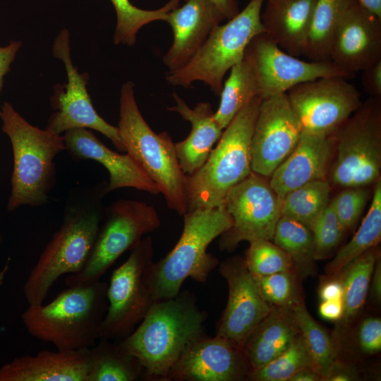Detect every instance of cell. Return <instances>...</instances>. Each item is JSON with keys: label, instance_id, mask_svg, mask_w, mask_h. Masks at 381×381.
Returning a JSON list of instances; mask_svg holds the SVG:
<instances>
[{"label": "cell", "instance_id": "1", "mask_svg": "<svg viewBox=\"0 0 381 381\" xmlns=\"http://www.w3.org/2000/svg\"><path fill=\"white\" fill-rule=\"evenodd\" d=\"M108 182L75 187L69 191L61 224L52 235L24 282L28 305L43 303L51 287L66 274L79 272L85 265L99 231Z\"/></svg>", "mask_w": 381, "mask_h": 381}, {"label": "cell", "instance_id": "2", "mask_svg": "<svg viewBox=\"0 0 381 381\" xmlns=\"http://www.w3.org/2000/svg\"><path fill=\"white\" fill-rule=\"evenodd\" d=\"M207 317L193 293L180 291L174 298L153 303L135 329L119 341L140 361L143 377L168 381L171 370L188 346L206 334Z\"/></svg>", "mask_w": 381, "mask_h": 381}, {"label": "cell", "instance_id": "3", "mask_svg": "<svg viewBox=\"0 0 381 381\" xmlns=\"http://www.w3.org/2000/svg\"><path fill=\"white\" fill-rule=\"evenodd\" d=\"M107 282L68 286L47 304L28 305L20 318L35 338L62 351L90 349L99 339L107 308Z\"/></svg>", "mask_w": 381, "mask_h": 381}, {"label": "cell", "instance_id": "4", "mask_svg": "<svg viewBox=\"0 0 381 381\" xmlns=\"http://www.w3.org/2000/svg\"><path fill=\"white\" fill-rule=\"evenodd\" d=\"M0 119L13 158L8 210L44 205L56 182L54 159L66 150L63 135L30 124L6 102L1 106Z\"/></svg>", "mask_w": 381, "mask_h": 381}, {"label": "cell", "instance_id": "5", "mask_svg": "<svg viewBox=\"0 0 381 381\" xmlns=\"http://www.w3.org/2000/svg\"><path fill=\"white\" fill-rule=\"evenodd\" d=\"M231 224V217L223 205L187 211L178 242L150 267L149 284L154 301L176 297L188 278L205 283L219 263L207 248Z\"/></svg>", "mask_w": 381, "mask_h": 381}, {"label": "cell", "instance_id": "6", "mask_svg": "<svg viewBox=\"0 0 381 381\" xmlns=\"http://www.w3.org/2000/svg\"><path fill=\"white\" fill-rule=\"evenodd\" d=\"M261 101L255 97L249 102L224 128L202 166L186 175L187 211L222 205L229 190L252 172L251 139Z\"/></svg>", "mask_w": 381, "mask_h": 381}, {"label": "cell", "instance_id": "7", "mask_svg": "<svg viewBox=\"0 0 381 381\" xmlns=\"http://www.w3.org/2000/svg\"><path fill=\"white\" fill-rule=\"evenodd\" d=\"M118 131L126 152L145 170L163 194L169 208L180 215L187 211L186 175L171 138L167 132L156 133L138 107L131 81L121 89Z\"/></svg>", "mask_w": 381, "mask_h": 381}, {"label": "cell", "instance_id": "8", "mask_svg": "<svg viewBox=\"0 0 381 381\" xmlns=\"http://www.w3.org/2000/svg\"><path fill=\"white\" fill-rule=\"evenodd\" d=\"M264 1L250 0L236 16L218 25L185 66L167 73V82L186 88L202 81L219 95L226 73L243 59L251 40L265 32L260 17Z\"/></svg>", "mask_w": 381, "mask_h": 381}, {"label": "cell", "instance_id": "9", "mask_svg": "<svg viewBox=\"0 0 381 381\" xmlns=\"http://www.w3.org/2000/svg\"><path fill=\"white\" fill-rule=\"evenodd\" d=\"M332 136V183L344 188L364 187L380 179L381 98L370 97L362 102Z\"/></svg>", "mask_w": 381, "mask_h": 381}, {"label": "cell", "instance_id": "10", "mask_svg": "<svg viewBox=\"0 0 381 381\" xmlns=\"http://www.w3.org/2000/svg\"><path fill=\"white\" fill-rule=\"evenodd\" d=\"M153 255L152 239L146 236L131 248L126 260L114 270L107 284L108 304L99 338L124 339L155 303L149 284Z\"/></svg>", "mask_w": 381, "mask_h": 381}, {"label": "cell", "instance_id": "11", "mask_svg": "<svg viewBox=\"0 0 381 381\" xmlns=\"http://www.w3.org/2000/svg\"><path fill=\"white\" fill-rule=\"evenodd\" d=\"M157 210L144 202L121 199L104 207L90 255L84 267L65 279L67 286L92 283L143 236L160 226Z\"/></svg>", "mask_w": 381, "mask_h": 381}, {"label": "cell", "instance_id": "12", "mask_svg": "<svg viewBox=\"0 0 381 381\" xmlns=\"http://www.w3.org/2000/svg\"><path fill=\"white\" fill-rule=\"evenodd\" d=\"M267 178L252 171L227 193L223 206L232 224L219 236L221 250L234 251L242 241L272 239L282 200Z\"/></svg>", "mask_w": 381, "mask_h": 381}, {"label": "cell", "instance_id": "13", "mask_svg": "<svg viewBox=\"0 0 381 381\" xmlns=\"http://www.w3.org/2000/svg\"><path fill=\"white\" fill-rule=\"evenodd\" d=\"M52 52L64 64L67 83L54 88L50 100L54 111L48 119L45 129L59 135L76 128L92 129L109 139L119 151L126 152L118 128L107 122L93 107L87 90L88 73H79L73 64L66 29L56 37Z\"/></svg>", "mask_w": 381, "mask_h": 381}, {"label": "cell", "instance_id": "14", "mask_svg": "<svg viewBox=\"0 0 381 381\" xmlns=\"http://www.w3.org/2000/svg\"><path fill=\"white\" fill-rule=\"evenodd\" d=\"M345 78L325 77L298 84L286 92L304 132L332 135L362 102Z\"/></svg>", "mask_w": 381, "mask_h": 381}, {"label": "cell", "instance_id": "15", "mask_svg": "<svg viewBox=\"0 0 381 381\" xmlns=\"http://www.w3.org/2000/svg\"><path fill=\"white\" fill-rule=\"evenodd\" d=\"M245 55L255 68L262 99L286 93L298 84L320 78H349L330 60L304 61L286 53L265 32L251 40Z\"/></svg>", "mask_w": 381, "mask_h": 381}, {"label": "cell", "instance_id": "16", "mask_svg": "<svg viewBox=\"0 0 381 381\" xmlns=\"http://www.w3.org/2000/svg\"><path fill=\"white\" fill-rule=\"evenodd\" d=\"M302 131L286 93L262 99L251 139L252 171L270 178L294 150Z\"/></svg>", "mask_w": 381, "mask_h": 381}, {"label": "cell", "instance_id": "17", "mask_svg": "<svg viewBox=\"0 0 381 381\" xmlns=\"http://www.w3.org/2000/svg\"><path fill=\"white\" fill-rule=\"evenodd\" d=\"M218 265L220 274L227 282L229 294L226 306L217 322L216 335L242 348L273 306L261 296L243 257L234 255Z\"/></svg>", "mask_w": 381, "mask_h": 381}, {"label": "cell", "instance_id": "18", "mask_svg": "<svg viewBox=\"0 0 381 381\" xmlns=\"http://www.w3.org/2000/svg\"><path fill=\"white\" fill-rule=\"evenodd\" d=\"M250 370L241 347L226 338L205 334L188 346L168 381H239L247 379Z\"/></svg>", "mask_w": 381, "mask_h": 381}, {"label": "cell", "instance_id": "19", "mask_svg": "<svg viewBox=\"0 0 381 381\" xmlns=\"http://www.w3.org/2000/svg\"><path fill=\"white\" fill-rule=\"evenodd\" d=\"M329 59L349 78L380 61L381 18L353 4L337 29Z\"/></svg>", "mask_w": 381, "mask_h": 381}, {"label": "cell", "instance_id": "20", "mask_svg": "<svg viewBox=\"0 0 381 381\" xmlns=\"http://www.w3.org/2000/svg\"><path fill=\"white\" fill-rule=\"evenodd\" d=\"M171 10L166 22L171 27L173 42L163 56L168 73L185 66L205 44L225 16L211 0H185Z\"/></svg>", "mask_w": 381, "mask_h": 381}, {"label": "cell", "instance_id": "21", "mask_svg": "<svg viewBox=\"0 0 381 381\" xmlns=\"http://www.w3.org/2000/svg\"><path fill=\"white\" fill-rule=\"evenodd\" d=\"M66 151L75 161L95 160L108 171L107 193L121 188H134L153 195L159 191L142 167L127 153L121 155L107 147L89 129L76 128L64 135Z\"/></svg>", "mask_w": 381, "mask_h": 381}, {"label": "cell", "instance_id": "22", "mask_svg": "<svg viewBox=\"0 0 381 381\" xmlns=\"http://www.w3.org/2000/svg\"><path fill=\"white\" fill-rule=\"evenodd\" d=\"M334 144L332 135L302 131L294 150L270 176V183L281 200L306 183L325 179Z\"/></svg>", "mask_w": 381, "mask_h": 381}, {"label": "cell", "instance_id": "23", "mask_svg": "<svg viewBox=\"0 0 381 381\" xmlns=\"http://www.w3.org/2000/svg\"><path fill=\"white\" fill-rule=\"evenodd\" d=\"M89 349L44 350L15 357L0 368V381H87Z\"/></svg>", "mask_w": 381, "mask_h": 381}, {"label": "cell", "instance_id": "24", "mask_svg": "<svg viewBox=\"0 0 381 381\" xmlns=\"http://www.w3.org/2000/svg\"><path fill=\"white\" fill-rule=\"evenodd\" d=\"M317 0H265V32L284 52L304 56Z\"/></svg>", "mask_w": 381, "mask_h": 381}, {"label": "cell", "instance_id": "25", "mask_svg": "<svg viewBox=\"0 0 381 381\" xmlns=\"http://www.w3.org/2000/svg\"><path fill=\"white\" fill-rule=\"evenodd\" d=\"M172 96L176 105L168 110L177 112L190 122L191 130L188 137L174 143L180 167L185 175H191L207 160L214 143L219 140L222 128L214 117L210 103L201 102L190 108L175 92Z\"/></svg>", "mask_w": 381, "mask_h": 381}, {"label": "cell", "instance_id": "26", "mask_svg": "<svg viewBox=\"0 0 381 381\" xmlns=\"http://www.w3.org/2000/svg\"><path fill=\"white\" fill-rule=\"evenodd\" d=\"M299 335L300 331L290 308L273 307L242 347L250 370L258 369L279 356Z\"/></svg>", "mask_w": 381, "mask_h": 381}, {"label": "cell", "instance_id": "27", "mask_svg": "<svg viewBox=\"0 0 381 381\" xmlns=\"http://www.w3.org/2000/svg\"><path fill=\"white\" fill-rule=\"evenodd\" d=\"M87 381H135L143 373L140 361L119 341L104 337L89 349Z\"/></svg>", "mask_w": 381, "mask_h": 381}, {"label": "cell", "instance_id": "28", "mask_svg": "<svg viewBox=\"0 0 381 381\" xmlns=\"http://www.w3.org/2000/svg\"><path fill=\"white\" fill-rule=\"evenodd\" d=\"M219 95L220 103L214 117L222 129L249 102L259 97L255 70L245 54L243 59L230 69L229 76L223 83Z\"/></svg>", "mask_w": 381, "mask_h": 381}, {"label": "cell", "instance_id": "29", "mask_svg": "<svg viewBox=\"0 0 381 381\" xmlns=\"http://www.w3.org/2000/svg\"><path fill=\"white\" fill-rule=\"evenodd\" d=\"M358 0H317L304 54L309 60H329L337 29L348 9Z\"/></svg>", "mask_w": 381, "mask_h": 381}, {"label": "cell", "instance_id": "30", "mask_svg": "<svg viewBox=\"0 0 381 381\" xmlns=\"http://www.w3.org/2000/svg\"><path fill=\"white\" fill-rule=\"evenodd\" d=\"M381 238V180L375 182L369 210L353 238L326 267L329 275H338L353 260L377 246Z\"/></svg>", "mask_w": 381, "mask_h": 381}, {"label": "cell", "instance_id": "31", "mask_svg": "<svg viewBox=\"0 0 381 381\" xmlns=\"http://www.w3.org/2000/svg\"><path fill=\"white\" fill-rule=\"evenodd\" d=\"M290 310L308 349L313 369L322 380H326L337 363L332 338L310 315L301 299Z\"/></svg>", "mask_w": 381, "mask_h": 381}, {"label": "cell", "instance_id": "32", "mask_svg": "<svg viewBox=\"0 0 381 381\" xmlns=\"http://www.w3.org/2000/svg\"><path fill=\"white\" fill-rule=\"evenodd\" d=\"M376 246L351 261L339 274L343 286L344 314L346 322L354 318L362 308L367 296L376 260Z\"/></svg>", "mask_w": 381, "mask_h": 381}, {"label": "cell", "instance_id": "33", "mask_svg": "<svg viewBox=\"0 0 381 381\" xmlns=\"http://www.w3.org/2000/svg\"><path fill=\"white\" fill-rule=\"evenodd\" d=\"M272 240L290 257L296 272L305 276L314 271L313 237L308 226L281 216Z\"/></svg>", "mask_w": 381, "mask_h": 381}, {"label": "cell", "instance_id": "34", "mask_svg": "<svg viewBox=\"0 0 381 381\" xmlns=\"http://www.w3.org/2000/svg\"><path fill=\"white\" fill-rule=\"evenodd\" d=\"M330 186L325 179L306 183L282 198L281 214L295 219L309 229L329 202Z\"/></svg>", "mask_w": 381, "mask_h": 381}, {"label": "cell", "instance_id": "35", "mask_svg": "<svg viewBox=\"0 0 381 381\" xmlns=\"http://www.w3.org/2000/svg\"><path fill=\"white\" fill-rule=\"evenodd\" d=\"M116 16L113 37L115 44L133 46L138 32L145 25L156 20L166 21L168 13L180 6L181 0H169L162 7L145 10L135 6L129 0H110Z\"/></svg>", "mask_w": 381, "mask_h": 381}, {"label": "cell", "instance_id": "36", "mask_svg": "<svg viewBox=\"0 0 381 381\" xmlns=\"http://www.w3.org/2000/svg\"><path fill=\"white\" fill-rule=\"evenodd\" d=\"M312 366L305 341L300 335L291 346L265 365L250 370L247 379L254 381H290L299 370Z\"/></svg>", "mask_w": 381, "mask_h": 381}, {"label": "cell", "instance_id": "37", "mask_svg": "<svg viewBox=\"0 0 381 381\" xmlns=\"http://www.w3.org/2000/svg\"><path fill=\"white\" fill-rule=\"evenodd\" d=\"M249 243L243 258L253 276L294 271L290 257L271 240H256Z\"/></svg>", "mask_w": 381, "mask_h": 381}, {"label": "cell", "instance_id": "38", "mask_svg": "<svg viewBox=\"0 0 381 381\" xmlns=\"http://www.w3.org/2000/svg\"><path fill=\"white\" fill-rule=\"evenodd\" d=\"M253 277L261 296L273 307L291 308L301 299L294 271Z\"/></svg>", "mask_w": 381, "mask_h": 381}, {"label": "cell", "instance_id": "39", "mask_svg": "<svg viewBox=\"0 0 381 381\" xmlns=\"http://www.w3.org/2000/svg\"><path fill=\"white\" fill-rule=\"evenodd\" d=\"M310 229L313 237L315 260L328 258L339 245L346 231L329 202Z\"/></svg>", "mask_w": 381, "mask_h": 381}, {"label": "cell", "instance_id": "40", "mask_svg": "<svg viewBox=\"0 0 381 381\" xmlns=\"http://www.w3.org/2000/svg\"><path fill=\"white\" fill-rule=\"evenodd\" d=\"M370 196L367 186L345 188L329 202L346 231L355 227Z\"/></svg>", "mask_w": 381, "mask_h": 381}, {"label": "cell", "instance_id": "41", "mask_svg": "<svg viewBox=\"0 0 381 381\" xmlns=\"http://www.w3.org/2000/svg\"><path fill=\"white\" fill-rule=\"evenodd\" d=\"M358 342L366 353H375L381 349V320L378 318L364 320L358 329Z\"/></svg>", "mask_w": 381, "mask_h": 381}, {"label": "cell", "instance_id": "42", "mask_svg": "<svg viewBox=\"0 0 381 381\" xmlns=\"http://www.w3.org/2000/svg\"><path fill=\"white\" fill-rule=\"evenodd\" d=\"M361 84L370 97L381 98V60L362 71Z\"/></svg>", "mask_w": 381, "mask_h": 381}, {"label": "cell", "instance_id": "43", "mask_svg": "<svg viewBox=\"0 0 381 381\" xmlns=\"http://www.w3.org/2000/svg\"><path fill=\"white\" fill-rule=\"evenodd\" d=\"M20 47V41H12L5 47H0V95L4 85V78L10 71L11 64Z\"/></svg>", "mask_w": 381, "mask_h": 381}, {"label": "cell", "instance_id": "44", "mask_svg": "<svg viewBox=\"0 0 381 381\" xmlns=\"http://www.w3.org/2000/svg\"><path fill=\"white\" fill-rule=\"evenodd\" d=\"M319 313L321 317L329 321L341 319L344 314L342 299L322 301L319 306Z\"/></svg>", "mask_w": 381, "mask_h": 381}, {"label": "cell", "instance_id": "45", "mask_svg": "<svg viewBox=\"0 0 381 381\" xmlns=\"http://www.w3.org/2000/svg\"><path fill=\"white\" fill-rule=\"evenodd\" d=\"M343 293V286L340 279H332L325 282L319 290V296L322 301L342 299Z\"/></svg>", "mask_w": 381, "mask_h": 381}, {"label": "cell", "instance_id": "46", "mask_svg": "<svg viewBox=\"0 0 381 381\" xmlns=\"http://www.w3.org/2000/svg\"><path fill=\"white\" fill-rule=\"evenodd\" d=\"M371 280V295L377 303H380L381 301V262L380 256L376 260Z\"/></svg>", "mask_w": 381, "mask_h": 381}, {"label": "cell", "instance_id": "47", "mask_svg": "<svg viewBox=\"0 0 381 381\" xmlns=\"http://www.w3.org/2000/svg\"><path fill=\"white\" fill-rule=\"evenodd\" d=\"M185 1V0H183ZM225 16L229 20L236 16L240 10L237 0H211Z\"/></svg>", "mask_w": 381, "mask_h": 381}, {"label": "cell", "instance_id": "48", "mask_svg": "<svg viewBox=\"0 0 381 381\" xmlns=\"http://www.w3.org/2000/svg\"><path fill=\"white\" fill-rule=\"evenodd\" d=\"M356 379L353 370L346 367H342L338 363L335 365L326 380L329 381H349Z\"/></svg>", "mask_w": 381, "mask_h": 381}, {"label": "cell", "instance_id": "49", "mask_svg": "<svg viewBox=\"0 0 381 381\" xmlns=\"http://www.w3.org/2000/svg\"><path fill=\"white\" fill-rule=\"evenodd\" d=\"M321 376L311 366L303 368L296 372L290 381H318Z\"/></svg>", "mask_w": 381, "mask_h": 381}, {"label": "cell", "instance_id": "50", "mask_svg": "<svg viewBox=\"0 0 381 381\" xmlns=\"http://www.w3.org/2000/svg\"><path fill=\"white\" fill-rule=\"evenodd\" d=\"M365 8L381 18V0H358Z\"/></svg>", "mask_w": 381, "mask_h": 381}, {"label": "cell", "instance_id": "51", "mask_svg": "<svg viewBox=\"0 0 381 381\" xmlns=\"http://www.w3.org/2000/svg\"><path fill=\"white\" fill-rule=\"evenodd\" d=\"M7 270H8V265L5 266L4 270H2L1 272H0V286L4 282V276Z\"/></svg>", "mask_w": 381, "mask_h": 381}, {"label": "cell", "instance_id": "52", "mask_svg": "<svg viewBox=\"0 0 381 381\" xmlns=\"http://www.w3.org/2000/svg\"><path fill=\"white\" fill-rule=\"evenodd\" d=\"M2 242H3V236H2V235L0 234V247H1V244H2Z\"/></svg>", "mask_w": 381, "mask_h": 381}, {"label": "cell", "instance_id": "53", "mask_svg": "<svg viewBox=\"0 0 381 381\" xmlns=\"http://www.w3.org/2000/svg\"></svg>", "mask_w": 381, "mask_h": 381}]
</instances>
